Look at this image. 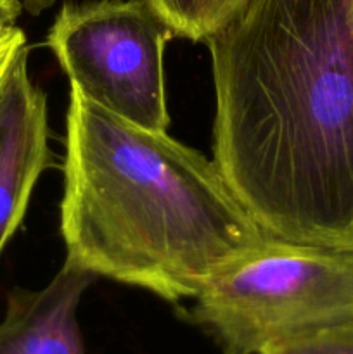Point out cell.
I'll use <instances>...</instances> for the list:
<instances>
[{"mask_svg": "<svg viewBox=\"0 0 353 354\" xmlns=\"http://www.w3.org/2000/svg\"><path fill=\"white\" fill-rule=\"evenodd\" d=\"M204 44L237 199L273 237L353 248V0H242Z\"/></svg>", "mask_w": 353, "mask_h": 354, "instance_id": "1", "label": "cell"}, {"mask_svg": "<svg viewBox=\"0 0 353 354\" xmlns=\"http://www.w3.org/2000/svg\"><path fill=\"white\" fill-rule=\"evenodd\" d=\"M61 235L68 261L168 303L194 299L220 266L270 237L215 161L75 86Z\"/></svg>", "mask_w": 353, "mask_h": 354, "instance_id": "2", "label": "cell"}, {"mask_svg": "<svg viewBox=\"0 0 353 354\" xmlns=\"http://www.w3.org/2000/svg\"><path fill=\"white\" fill-rule=\"evenodd\" d=\"M185 315L224 354L353 324V248L270 235L220 266Z\"/></svg>", "mask_w": 353, "mask_h": 354, "instance_id": "3", "label": "cell"}, {"mask_svg": "<svg viewBox=\"0 0 353 354\" xmlns=\"http://www.w3.org/2000/svg\"><path fill=\"white\" fill-rule=\"evenodd\" d=\"M172 37L144 0H87L61 7L47 45L87 99L135 127L166 131L165 45Z\"/></svg>", "mask_w": 353, "mask_h": 354, "instance_id": "4", "label": "cell"}, {"mask_svg": "<svg viewBox=\"0 0 353 354\" xmlns=\"http://www.w3.org/2000/svg\"><path fill=\"white\" fill-rule=\"evenodd\" d=\"M54 161L47 97L31 82L24 45L0 86V252L23 221L35 183Z\"/></svg>", "mask_w": 353, "mask_h": 354, "instance_id": "5", "label": "cell"}, {"mask_svg": "<svg viewBox=\"0 0 353 354\" xmlns=\"http://www.w3.org/2000/svg\"><path fill=\"white\" fill-rule=\"evenodd\" d=\"M96 279L66 259L44 289L10 290L0 322V354H89L78 308Z\"/></svg>", "mask_w": 353, "mask_h": 354, "instance_id": "6", "label": "cell"}, {"mask_svg": "<svg viewBox=\"0 0 353 354\" xmlns=\"http://www.w3.org/2000/svg\"><path fill=\"white\" fill-rule=\"evenodd\" d=\"M173 37L204 41L220 30L242 0H144Z\"/></svg>", "mask_w": 353, "mask_h": 354, "instance_id": "7", "label": "cell"}, {"mask_svg": "<svg viewBox=\"0 0 353 354\" xmlns=\"http://www.w3.org/2000/svg\"><path fill=\"white\" fill-rule=\"evenodd\" d=\"M260 354H353V324L282 339L265 346Z\"/></svg>", "mask_w": 353, "mask_h": 354, "instance_id": "8", "label": "cell"}, {"mask_svg": "<svg viewBox=\"0 0 353 354\" xmlns=\"http://www.w3.org/2000/svg\"><path fill=\"white\" fill-rule=\"evenodd\" d=\"M21 12H23V6L19 0H0V44L19 30L17 19Z\"/></svg>", "mask_w": 353, "mask_h": 354, "instance_id": "9", "label": "cell"}, {"mask_svg": "<svg viewBox=\"0 0 353 354\" xmlns=\"http://www.w3.org/2000/svg\"><path fill=\"white\" fill-rule=\"evenodd\" d=\"M24 45H26V37H24L21 28L12 35V37L7 38L6 41L0 44V86H2L7 71H9V68L12 66L17 52H19L21 47H24Z\"/></svg>", "mask_w": 353, "mask_h": 354, "instance_id": "10", "label": "cell"}, {"mask_svg": "<svg viewBox=\"0 0 353 354\" xmlns=\"http://www.w3.org/2000/svg\"><path fill=\"white\" fill-rule=\"evenodd\" d=\"M19 3L23 6V10H26L31 16H38L44 10H47L48 7H52L55 3V0H19Z\"/></svg>", "mask_w": 353, "mask_h": 354, "instance_id": "11", "label": "cell"}]
</instances>
